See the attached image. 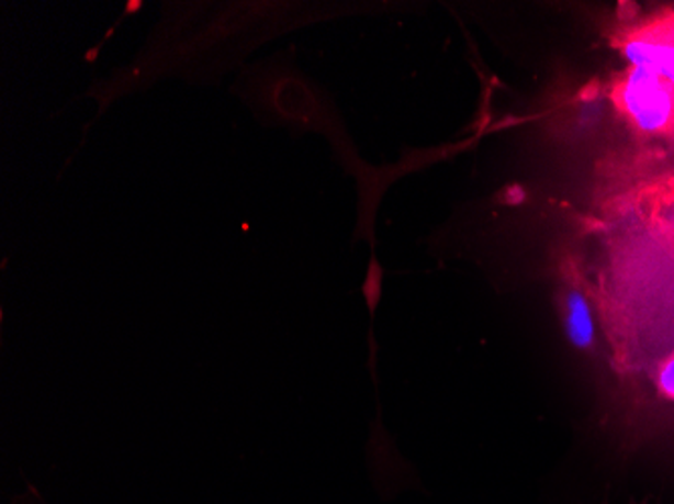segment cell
Masks as SVG:
<instances>
[{
	"mask_svg": "<svg viewBox=\"0 0 674 504\" xmlns=\"http://www.w3.org/2000/svg\"><path fill=\"white\" fill-rule=\"evenodd\" d=\"M659 383H661V390L664 394L674 397V359H671V361L661 369Z\"/></svg>",
	"mask_w": 674,
	"mask_h": 504,
	"instance_id": "obj_6",
	"label": "cell"
},
{
	"mask_svg": "<svg viewBox=\"0 0 674 504\" xmlns=\"http://www.w3.org/2000/svg\"><path fill=\"white\" fill-rule=\"evenodd\" d=\"M363 293H366L370 307L374 309L375 303H378V296H380V269L375 267V262L372 271L368 275V283L363 287Z\"/></svg>",
	"mask_w": 674,
	"mask_h": 504,
	"instance_id": "obj_5",
	"label": "cell"
},
{
	"mask_svg": "<svg viewBox=\"0 0 674 504\" xmlns=\"http://www.w3.org/2000/svg\"><path fill=\"white\" fill-rule=\"evenodd\" d=\"M620 103L644 132H662L674 122V87L649 69L632 67L620 87Z\"/></svg>",
	"mask_w": 674,
	"mask_h": 504,
	"instance_id": "obj_2",
	"label": "cell"
},
{
	"mask_svg": "<svg viewBox=\"0 0 674 504\" xmlns=\"http://www.w3.org/2000/svg\"><path fill=\"white\" fill-rule=\"evenodd\" d=\"M563 329L570 344L577 349H589L596 341L594 315L582 291H570L563 301Z\"/></svg>",
	"mask_w": 674,
	"mask_h": 504,
	"instance_id": "obj_4",
	"label": "cell"
},
{
	"mask_svg": "<svg viewBox=\"0 0 674 504\" xmlns=\"http://www.w3.org/2000/svg\"><path fill=\"white\" fill-rule=\"evenodd\" d=\"M307 7L279 0H164L138 55L96 79L86 98L96 99L101 117L117 99L148 91L168 77L194 87L218 86L226 74L245 67L250 53L303 25Z\"/></svg>",
	"mask_w": 674,
	"mask_h": 504,
	"instance_id": "obj_1",
	"label": "cell"
},
{
	"mask_svg": "<svg viewBox=\"0 0 674 504\" xmlns=\"http://www.w3.org/2000/svg\"><path fill=\"white\" fill-rule=\"evenodd\" d=\"M625 53L634 69H649L662 75L674 87V43L634 38L626 43Z\"/></svg>",
	"mask_w": 674,
	"mask_h": 504,
	"instance_id": "obj_3",
	"label": "cell"
}]
</instances>
